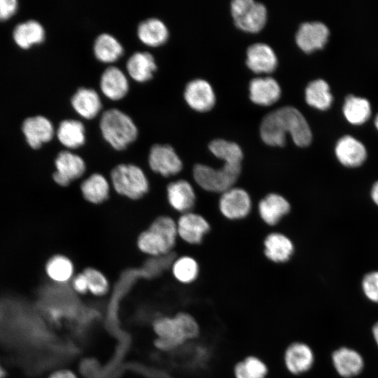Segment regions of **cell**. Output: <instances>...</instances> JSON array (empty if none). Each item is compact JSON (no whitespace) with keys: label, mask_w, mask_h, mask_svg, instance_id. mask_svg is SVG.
Wrapping results in <instances>:
<instances>
[{"label":"cell","mask_w":378,"mask_h":378,"mask_svg":"<svg viewBox=\"0 0 378 378\" xmlns=\"http://www.w3.org/2000/svg\"><path fill=\"white\" fill-rule=\"evenodd\" d=\"M260 132L262 140L271 146H284L286 133L298 146H307L312 141V132L305 118L292 106L279 108L265 116Z\"/></svg>","instance_id":"6da1fadb"},{"label":"cell","mask_w":378,"mask_h":378,"mask_svg":"<svg viewBox=\"0 0 378 378\" xmlns=\"http://www.w3.org/2000/svg\"><path fill=\"white\" fill-rule=\"evenodd\" d=\"M177 236L175 220L167 216H160L139 234L136 244L143 253L153 257L165 256L174 247Z\"/></svg>","instance_id":"7a4b0ae2"},{"label":"cell","mask_w":378,"mask_h":378,"mask_svg":"<svg viewBox=\"0 0 378 378\" xmlns=\"http://www.w3.org/2000/svg\"><path fill=\"white\" fill-rule=\"evenodd\" d=\"M99 127L106 141L117 150L125 149L138 136V129L132 119L117 108H110L102 113Z\"/></svg>","instance_id":"3957f363"},{"label":"cell","mask_w":378,"mask_h":378,"mask_svg":"<svg viewBox=\"0 0 378 378\" xmlns=\"http://www.w3.org/2000/svg\"><path fill=\"white\" fill-rule=\"evenodd\" d=\"M111 184L120 195L132 200L142 198L150 188L149 181L144 170L133 164H119L110 174Z\"/></svg>","instance_id":"277c9868"},{"label":"cell","mask_w":378,"mask_h":378,"mask_svg":"<svg viewBox=\"0 0 378 378\" xmlns=\"http://www.w3.org/2000/svg\"><path fill=\"white\" fill-rule=\"evenodd\" d=\"M153 330L158 335L155 346L164 351L174 350L190 340L188 318L184 312L173 317L162 316L155 320Z\"/></svg>","instance_id":"5b68a950"},{"label":"cell","mask_w":378,"mask_h":378,"mask_svg":"<svg viewBox=\"0 0 378 378\" xmlns=\"http://www.w3.org/2000/svg\"><path fill=\"white\" fill-rule=\"evenodd\" d=\"M241 164H224L220 169L206 164H197L193 168V178L197 184L204 190L224 192L232 188L240 173Z\"/></svg>","instance_id":"8992f818"},{"label":"cell","mask_w":378,"mask_h":378,"mask_svg":"<svg viewBox=\"0 0 378 378\" xmlns=\"http://www.w3.org/2000/svg\"><path fill=\"white\" fill-rule=\"evenodd\" d=\"M230 7L234 24L239 29L256 33L264 27L267 10L263 4L253 0H234Z\"/></svg>","instance_id":"52a82bcc"},{"label":"cell","mask_w":378,"mask_h":378,"mask_svg":"<svg viewBox=\"0 0 378 378\" xmlns=\"http://www.w3.org/2000/svg\"><path fill=\"white\" fill-rule=\"evenodd\" d=\"M55 171L52 179L57 185L66 187L80 178L86 170L84 160L69 150H62L55 160Z\"/></svg>","instance_id":"ba28073f"},{"label":"cell","mask_w":378,"mask_h":378,"mask_svg":"<svg viewBox=\"0 0 378 378\" xmlns=\"http://www.w3.org/2000/svg\"><path fill=\"white\" fill-rule=\"evenodd\" d=\"M148 165L150 169L164 177L179 173L183 163L179 156L170 145L154 144L150 149Z\"/></svg>","instance_id":"9c48e42d"},{"label":"cell","mask_w":378,"mask_h":378,"mask_svg":"<svg viewBox=\"0 0 378 378\" xmlns=\"http://www.w3.org/2000/svg\"><path fill=\"white\" fill-rule=\"evenodd\" d=\"M282 360L285 370L292 375H300L309 371L314 361L311 347L302 342H293L284 349Z\"/></svg>","instance_id":"30bf717a"},{"label":"cell","mask_w":378,"mask_h":378,"mask_svg":"<svg viewBox=\"0 0 378 378\" xmlns=\"http://www.w3.org/2000/svg\"><path fill=\"white\" fill-rule=\"evenodd\" d=\"M251 208L250 196L241 188H231L223 192L219 200L220 211L228 219L243 218L249 214Z\"/></svg>","instance_id":"8fae6325"},{"label":"cell","mask_w":378,"mask_h":378,"mask_svg":"<svg viewBox=\"0 0 378 378\" xmlns=\"http://www.w3.org/2000/svg\"><path fill=\"white\" fill-rule=\"evenodd\" d=\"M328 36V28L322 22H305L297 31L295 41L302 51L310 53L322 48L327 43Z\"/></svg>","instance_id":"7c38bea8"},{"label":"cell","mask_w":378,"mask_h":378,"mask_svg":"<svg viewBox=\"0 0 378 378\" xmlns=\"http://www.w3.org/2000/svg\"><path fill=\"white\" fill-rule=\"evenodd\" d=\"M184 98L189 106L200 112L210 110L216 102L211 85L203 79L189 82L185 88Z\"/></svg>","instance_id":"4fadbf2b"},{"label":"cell","mask_w":378,"mask_h":378,"mask_svg":"<svg viewBox=\"0 0 378 378\" xmlns=\"http://www.w3.org/2000/svg\"><path fill=\"white\" fill-rule=\"evenodd\" d=\"M177 233L183 241L191 244L202 242L210 226L202 216L192 212L183 214L176 222Z\"/></svg>","instance_id":"5bb4252c"},{"label":"cell","mask_w":378,"mask_h":378,"mask_svg":"<svg viewBox=\"0 0 378 378\" xmlns=\"http://www.w3.org/2000/svg\"><path fill=\"white\" fill-rule=\"evenodd\" d=\"M22 129L28 145L33 149H38L50 141L55 134L52 122L42 115L27 118Z\"/></svg>","instance_id":"9a60e30c"},{"label":"cell","mask_w":378,"mask_h":378,"mask_svg":"<svg viewBox=\"0 0 378 378\" xmlns=\"http://www.w3.org/2000/svg\"><path fill=\"white\" fill-rule=\"evenodd\" d=\"M246 64L257 74L272 73L277 66V57L272 48L265 43H255L246 52Z\"/></svg>","instance_id":"2e32d148"},{"label":"cell","mask_w":378,"mask_h":378,"mask_svg":"<svg viewBox=\"0 0 378 378\" xmlns=\"http://www.w3.org/2000/svg\"><path fill=\"white\" fill-rule=\"evenodd\" d=\"M99 85L102 93L114 101L123 98L129 90V83L125 74L114 66H110L103 71Z\"/></svg>","instance_id":"e0dca14e"},{"label":"cell","mask_w":378,"mask_h":378,"mask_svg":"<svg viewBox=\"0 0 378 378\" xmlns=\"http://www.w3.org/2000/svg\"><path fill=\"white\" fill-rule=\"evenodd\" d=\"M167 198L170 206L182 214L189 212L195 202V194L192 186L183 179L168 184Z\"/></svg>","instance_id":"ac0fdd59"},{"label":"cell","mask_w":378,"mask_h":378,"mask_svg":"<svg viewBox=\"0 0 378 378\" xmlns=\"http://www.w3.org/2000/svg\"><path fill=\"white\" fill-rule=\"evenodd\" d=\"M335 155L343 165L356 167L365 160L367 151L361 142L351 136H344L336 144Z\"/></svg>","instance_id":"d6986e66"},{"label":"cell","mask_w":378,"mask_h":378,"mask_svg":"<svg viewBox=\"0 0 378 378\" xmlns=\"http://www.w3.org/2000/svg\"><path fill=\"white\" fill-rule=\"evenodd\" d=\"M251 100L257 104L269 106L281 96L279 83L271 77L253 78L249 84Z\"/></svg>","instance_id":"ffe728a7"},{"label":"cell","mask_w":378,"mask_h":378,"mask_svg":"<svg viewBox=\"0 0 378 378\" xmlns=\"http://www.w3.org/2000/svg\"><path fill=\"white\" fill-rule=\"evenodd\" d=\"M71 103L76 112L87 119L94 118L102 108L98 93L90 88H79L73 94Z\"/></svg>","instance_id":"44dd1931"},{"label":"cell","mask_w":378,"mask_h":378,"mask_svg":"<svg viewBox=\"0 0 378 378\" xmlns=\"http://www.w3.org/2000/svg\"><path fill=\"white\" fill-rule=\"evenodd\" d=\"M289 202L281 195L271 193L265 197L258 204V211L263 221L274 225L290 211Z\"/></svg>","instance_id":"7402d4cb"},{"label":"cell","mask_w":378,"mask_h":378,"mask_svg":"<svg viewBox=\"0 0 378 378\" xmlns=\"http://www.w3.org/2000/svg\"><path fill=\"white\" fill-rule=\"evenodd\" d=\"M126 69L130 76L137 82L150 80L157 69L153 55L148 52H136L127 59Z\"/></svg>","instance_id":"603a6c76"},{"label":"cell","mask_w":378,"mask_h":378,"mask_svg":"<svg viewBox=\"0 0 378 378\" xmlns=\"http://www.w3.org/2000/svg\"><path fill=\"white\" fill-rule=\"evenodd\" d=\"M83 198L93 204H99L108 200L111 185L108 179L100 173H94L80 184Z\"/></svg>","instance_id":"cb8c5ba5"},{"label":"cell","mask_w":378,"mask_h":378,"mask_svg":"<svg viewBox=\"0 0 378 378\" xmlns=\"http://www.w3.org/2000/svg\"><path fill=\"white\" fill-rule=\"evenodd\" d=\"M137 36L143 43L156 47L164 44L167 41L169 31L162 20L156 18H150L139 24Z\"/></svg>","instance_id":"d4e9b609"},{"label":"cell","mask_w":378,"mask_h":378,"mask_svg":"<svg viewBox=\"0 0 378 378\" xmlns=\"http://www.w3.org/2000/svg\"><path fill=\"white\" fill-rule=\"evenodd\" d=\"M332 362L337 372L344 377L358 374L363 369V360L356 351L346 347L340 348L332 354Z\"/></svg>","instance_id":"484cf974"},{"label":"cell","mask_w":378,"mask_h":378,"mask_svg":"<svg viewBox=\"0 0 378 378\" xmlns=\"http://www.w3.org/2000/svg\"><path fill=\"white\" fill-rule=\"evenodd\" d=\"M59 141L69 149H76L85 142V130L82 122L74 119L62 120L57 128Z\"/></svg>","instance_id":"4316f807"},{"label":"cell","mask_w":378,"mask_h":378,"mask_svg":"<svg viewBox=\"0 0 378 378\" xmlns=\"http://www.w3.org/2000/svg\"><path fill=\"white\" fill-rule=\"evenodd\" d=\"M265 254L274 262H284L289 260L293 253L292 241L284 234L271 233L264 241Z\"/></svg>","instance_id":"83f0119b"},{"label":"cell","mask_w":378,"mask_h":378,"mask_svg":"<svg viewBox=\"0 0 378 378\" xmlns=\"http://www.w3.org/2000/svg\"><path fill=\"white\" fill-rule=\"evenodd\" d=\"M270 369L260 356L248 354L238 360L233 366L234 378H267Z\"/></svg>","instance_id":"f1b7e54d"},{"label":"cell","mask_w":378,"mask_h":378,"mask_svg":"<svg viewBox=\"0 0 378 378\" xmlns=\"http://www.w3.org/2000/svg\"><path fill=\"white\" fill-rule=\"evenodd\" d=\"M93 51L96 58L105 63L118 59L123 54L122 44L113 35L108 33L99 34L95 39Z\"/></svg>","instance_id":"f546056e"},{"label":"cell","mask_w":378,"mask_h":378,"mask_svg":"<svg viewBox=\"0 0 378 378\" xmlns=\"http://www.w3.org/2000/svg\"><path fill=\"white\" fill-rule=\"evenodd\" d=\"M45 38L43 26L36 20H29L15 27L13 38L18 46L27 49L34 44L41 43Z\"/></svg>","instance_id":"4dcf8cb0"},{"label":"cell","mask_w":378,"mask_h":378,"mask_svg":"<svg viewBox=\"0 0 378 378\" xmlns=\"http://www.w3.org/2000/svg\"><path fill=\"white\" fill-rule=\"evenodd\" d=\"M45 271L48 278L54 282L64 284L73 279L74 266L67 256L56 254L48 260Z\"/></svg>","instance_id":"1f68e13d"},{"label":"cell","mask_w":378,"mask_h":378,"mask_svg":"<svg viewBox=\"0 0 378 378\" xmlns=\"http://www.w3.org/2000/svg\"><path fill=\"white\" fill-rule=\"evenodd\" d=\"M305 99L307 104L319 110L328 108L332 102L328 84L322 79L312 81L305 90Z\"/></svg>","instance_id":"d6a6232c"},{"label":"cell","mask_w":378,"mask_h":378,"mask_svg":"<svg viewBox=\"0 0 378 378\" xmlns=\"http://www.w3.org/2000/svg\"><path fill=\"white\" fill-rule=\"evenodd\" d=\"M343 112L345 118L350 123L360 125L369 118L371 108L367 99L349 95L346 98Z\"/></svg>","instance_id":"836d02e7"},{"label":"cell","mask_w":378,"mask_h":378,"mask_svg":"<svg viewBox=\"0 0 378 378\" xmlns=\"http://www.w3.org/2000/svg\"><path fill=\"white\" fill-rule=\"evenodd\" d=\"M209 148L224 164H241L243 153L238 144L224 139H215L210 142Z\"/></svg>","instance_id":"e575fe53"},{"label":"cell","mask_w":378,"mask_h":378,"mask_svg":"<svg viewBox=\"0 0 378 378\" xmlns=\"http://www.w3.org/2000/svg\"><path fill=\"white\" fill-rule=\"evenodd\" d=\"M172 270L175 279L185 284L193 282L199 274L197 262L189 256H183L174 260Z\"/></svg>","instance_id":"d590c367"},{"label":"cell","mask_w":378,"mask_h":378,"mask_svg":"<svg viewBox=\"0 0 378 378\" xmlns=\"http://www.w3.org/2000/svg\"><path fill=\"white\" fill-rule=\"evenodd\" d=\"M88 286V291L95 296L106 295L109 289V283L106 276L99 270L88 267L83 271Z\"/></svg>","instance_id":"8d00e7d4"},{"label":"cell","mask_w":378,"mask_h":378,"mask_svg":"<svg viewBox=\"0 0 378 378\" xmlns=\"http://www.w3.org/2000/svg\"><path fill=\"white\" fill-rule=\"evenodd\" d=\"M362 287L366 297L378 303V272L367 274L363 279Z\"/></svg>","instance_id":"74e56055"},{"label":"cell","mask_w":378,"mask_h":378,"mask_svg":"<svg viewBox=\"0 0 378 378\" xmlns=\"http://www.w3.org/2000/svg\"><path fill=\"white\" fill-rule=\"evenodd\" d=\"M18 5L16 0H0V21L11 18L16 12Z\"/></svg>","instance_id":"f35d334b"},{"label":"cell","mask_w":378,"mask_h":378,"mask_svg":"<svg viewBox=\"0 0 378 378\" xmlns=\"http://www.w3.org/2000/svg\"><path fill=\"white\" fill-rule=\"evenodd\" d=\"M71 283L72 288L76 293L83 295L88 291L87 279L83 272L75 275Z\"/></svg>","instance_id":"ab89813d"},{"label":"cell","mask_w":378,"mask_h":378,"mask_svg":"<svg viewBox=\"0 0 378 378\" xmlns=\"http://www.w3.org/2000/svg\"><path fill=\"white\" fill-rule=\"evenodd\" d=\"M48 378H77V377L71 370H60L52 372Z\"/></svg>","instance_id":"60d3db41"},{"label":"cell","mask_w":378,"mask_h":378,"mask_svg":"<svg viewBox=\"0 0 378 378\" xmlns=\"http://www.w3.org/2000/svg\"><path fill=\"white\" fill-rule=\"evenodd\" d=\"M371 197L374 202L378 205V181L374 184L372 188Z\"/></svg>","instance_id":"b9f144b4"},{"label":"cell","mask_w":378,"mask_h":378,"mask_svg":"<svg viewBox=\"0 0 378 378\" xmlns=\"http://www.w3.org/2000/svg\"><path fill=\"white\" fill-rule=\"evenodd\" d=\"M373 335L374 337V340L378 345V323H377L372 329Z\"/></svg>","instance_id":"7bdbcfd3"},{"label":"cell","mask_w":378,"mask_h":378,"mask_svg":"<svg viewBox=\"0 0 378 378\" xmlns=\"http://www.w3.org/2000/svg\"><path fill=\"white\" fill-rule=\"evenodd\" d=\"M6 372L0 364V378H5Z\"/></svg>","instance_id":"ee69618b"},{"label":"cell","mask_w":378,"mask_h":378,"mask_svg":"<svg viewBox=\"0 0 378 378\" xmlns=\"http://www.w3.org/2000/svg\"><path fill=\"white\" fill-rule=\"evenodd\" d=\"M374 123L377 129L378 130V115L376 116Z\"/></svg>","instance_id":"f6af8a7d"}]
</instances>
